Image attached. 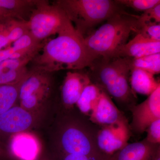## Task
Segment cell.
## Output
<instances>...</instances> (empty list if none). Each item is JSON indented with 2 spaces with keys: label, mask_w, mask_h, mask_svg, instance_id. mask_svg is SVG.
Segmentation results:
<instances>
[{
  "label": "cell",
  "mask_w": 160,
  "mask_h": 160,
  "mask_svg": "<svg viewBox=\"0 0 160 160\" xmlns=\"http://www.w3.org/2000/svg\"><path fill=\"white\" fill-rule=\"evenodd\" d=\"M42 52L33 58L35 69L50 73L63 69L80 70L89 67L97 59L75 29L58 35L43 47Z\"/></svg>",
  "instance_id": "1"
},
{
  "label": "cell",
  "mask_w": 160,
  "mask_h": 160,
  "mask_svg": "<svg viewBox=\"0 0 160 160\" xmlns=\"http://www.w3.org/2000/svg\"><path fill=\"white\" fill-rule=\"evenodd\" d=\"M131 61L127 58H98L88 67L87 73L92 83L128 109L136 105L137 99L129 84Z\"/></svg>",
  "instance_id": "2"
},
{
  "label": "cell",
  "mask_w": 160,
  "mask_h": 160,
  "mask_svg": "<svg viewBox=\"0 0 160 160\" xmlns=\"http://www.w3.org/2000/svg\"><path fill=\"white\" fill-rule=\"evenodd\" d=\"M138 17L124 12L110 18L84 38L87 49L96 58L111 57L127 43L131 32L136 33Z\"/></svg>",
  "instance_id": "3"
},
{
  "label": "cell",
  "mask_w": 160,
  "mask_h": 160,
  "mask_svg": "<svg viewBox=\"0 0 160 160\" xmlns=\"http://www.w3.org/2000/svg\"><path fill=\"white\" fill-rule=\"evenodd\" d=\"M56 4L83 37L100 23L125 12L111 0H60Z\"/></svg>",
  "instance_id": "4"
},
{
  "label": "cell",
  "mask_w": 160,
  "mask_h": 160,
  "mask_svg": "<svg viewBox=\"0 0 160 160\" xmlns=\"http://www.w3.org/2000/svg\"><path fill=\"white\" fill-rule=\"evenodd\" d=\"M89 120L71 122L61 128L58 137L59 154H78L97 159L110 160L111 156L98 147L97 136L99 128Z\"/></svg>",
  "instance_id": "5"
},
{
  "label": "cell",
  "mask_w": 160,
  "mask_h": 160,
  "mask_svg": "<svg viewBox=\"0 0 160 160\" xmlns=\"http://www.w3.org/2000/svg\"><path fill=\"white\" fill-rule=\"evenodd\" d=\"M28 21L29 32L40 42L50 36L75 29L59 6L49 5L46 1H37Z\"/></svg>",
  "instance_id": "6"
},
{
  "label": "cell",
  "mask_w": 160,
  "mask_h": 160,
  "mask_svg": "<svg viewBox=\"0 0 160 160\" xmlns=\"http://www.w3.org/2000/svg\"><path fill=\"white\" fill-rule=\"evenodd\" d=\"M39 114L16 105L0 115V143L5 146L4 142L12 136L32 129L38 122Z\"/></svg>",
  "instance_id": "7"
},
{
  "label": "cell",
  "mask_w": 160,
  "mask_h": 160,
  "mask_svg": "<svg viewBox=\"0 0 160 160\" xmlns=\"http://www.w3.org/2000/svg\"><path fill=\"white\" fill-rule=\"evenodd\" d=\"M101 127L98 131L97 142L99 149L103 153L112 156L128 144L130 129L126 119Z\"/></svg>",
  "instance_id": "8"
},
{
  "label": "cell",
  "mask_w": 160,
  "mask_h": 160,
  "mask_svg": "<svg viewBox=\"0 0 160 160\" xmlns=\"http://www.w3.org/2000/svg\"><path fill=\"white\" fill-rule=\"evenodd\" d=\"M129 109L132 114L130 130L137 134L146 132L152 123L160 119V86L142 102Z\"/></svg>",
  "instance_id": "9"
},
{
  "label": "cell",
  "mask_w": 160,
  "mask_h": 160,
  "mask_svg": "<svg viewBox=\"0 0 160 160\" xmlns=\"http://www.w3.org/2000/svg\"><path fill=\"white\" fill-rule=\"evenodd\" d=\"M7 143L6 149L10 159L39 160L42 157V146L39 140L29 131L13 135Z\"/></svg>",
  "instance_id": "10"
},
{
  "label": "cell",
  "mask_w": 160,
  "mask_h": 160,
  "mask_svg": "<svg viewBox=\"0 0 160 160\" xmlns=\"http://www.w3.org/2000/svg\"><path fill=\"white\" fill-rule=\"evenodd\" d=\"M51 80L50 73L37 69L29 71L22 82L19 101L26 98H46L50 96Z\"/></svg>",
  "instance_id": "11"
},
{
  "label": "cell",
  "mask_w": 160,
  "mask_h": 160,
  "mask_svg": "<svg viewBox=\"0 0 160 160\" xmlns=\"http://www.w3.org/2000/svg\"><path fill=\"white\" fill-rule=\"evenodd\" d=\"M91 83L87 73L77 72H67L61 90V100L65 108L72 109L84 89Z\"/></svg>",
  "instance_id": "12"
},
{
  "label": "cell",
  "mask_w": 160,
  "mask_h": 160,
  "mask_svg": "<svg viewBox=\"0 0 160 160\" xmlns=\"http://www.w3.org/2000/svg\"><path fill=\"white\" fill-rule=\"evenodd\" d=\"M157 53H160V41L151 40L137 33L111 57L134 59Z\"/></svg>",
  "instance_id": "13"
},
{
  "label": "cell",
  "mask_w": 160,
  "mask_h": 160,
  "mask_svg": "<svg viewBox=\"0 0 160 160\" xmlns=\"http://www.w3.org/2000/svg\"><path fill=\"white\" fill-rule=\"evenodd\" d=\"M125 119L126 118L110 97L102 89L98 102L89 119L95 125L102 126L114 124Z\"/></svg>",
  "instance_id": "14"
},
{
  "label": "cell",
  "mask_w": 160,
  "mask_h": 160,
  "mask_svg": "<svg viewBox=\"0 0 160 160\" xmlns=\"http://www.w3.org/2000/svg\"><path fill=\"white\" fill-rule=\"evenodd\" d=\"M34 58L29 56L0 62V85H15L22 81L29 72L27 64Z\"/></svg>",
  "instance_id": "15"
},
{
  "label": "cell",
  "mask_w": 160,
  "mask_h": 160,
  "mask_svg": "<svg viewBox=\"0 0 160 160\" xmlns=\"http://www.w3.org/2000/svg\"><path fill=\"white\" fill-rule=\"evenodd\" d=\"M160 152V144H154L146 139L128 143L123 149L112 155L110 160H153Z\"/></svg>",
  "instance_id": "16"
},
{
  "label": "cell",
  "mask_w": 160,
  "mask_h": 160,
  "mask_svg": "<svg viewBox=\"0 0 160 160\" xmlns=\"http://www.w3.org/2000/svg\"><path fill=\"white\" fill-rule=\"evenodd\" d=\"M129 82L132 90L135 93L148 96L160 86L154 75L139 69H131Z\"/></svg>",
  "instance_id": "17"
},
{
  "label": "cell",
  "mask_w": 160,
  "mask_h": 160,
  "mask_svg": "<svg viewBox=\"0 0 160 160\" xmlns=\"http://www.w3.org/2000/svg\"><path fill=\"white\" fill-rule=\"evenodd\" d=\"M102 92L101 88L92 82L86 86L76 104L82 114L89 118L91 116L98 102Z\"/></svg>",
  "instance_id": "18"
},
{
  "label": "cell",
  "mask_w": 160,
  "mask_h": 160,
  "mask_svg": "<svg viewBox=\"0 0 160 160\" xmlns=\"http://www.w3.org/2000/svg\"><path fill=\"white\" fill-rule=\"evenodd\" d=\"M22 81L15 85H0V115L16 106Z\"/></svg>",
  "instance_id": "19"
},
{
  "label": "cell",
  "mask_w": 160,
  "mask_h": 160,
  "mask_svg": "<svg viewBox=\"0 0 160 160\" xmlns=\"http://www.w3.org/2000/svg\"><path fill=\"white\" fill-rule=\"evenodd\" d=\"M38 1L0 0V8L9 12L15 18L22 20V16L30 9L34 8Z\"/></svg>",
  "instance_id": "20"
},
{
  "label": "cell",
  "mask_w": 160,
  "mask_h": 160,
  "mask_svg": "<svg viewBox=\"0 0 160 160\" xmlns=\"http://www.w3.org/2000/svg\"><path fill=\"white\" fill-rule=\"evenodd\" d=\"M131 69H139L150 72L158 74L160 72V53L148 55L138 58L132 59Z\"/></svg>",
  "instance_id": "21"
},
{
  "label": "cell",
  "mask_w": 160,
  "mask_h": 160,
  "mask_svg": "<svg viewBox=\"0 0 160 160\" xmlns=\"http://www.w3.org/2000/svg\"><path fill=\"white\" fill-rule=\"evenodd\" d=\"M9 45L29 32V22L25 20L10 18L4 21Z\"/></svg>",
  "instance_id": "22"
},
{
  "label": "cell",
  "mask_w": 160,
  "mask_h": 160,
  "mask_svg": "<svg viewBox=\"0 0 160 160\" xmlns=\"http://www.w3.org/2000/svg\"><path fill=\"white\" fill-rule=\"evenodd\" d=\"M12 48L16 51L23 50H40L43 46L31 34L30 32L12 43Z\"/></svg>",
  "instance_id": "23"
},
{
  "label": "cell",
  "mask_w": 160,
  "mask_h": 160,
  "mask_svg": "<svg viewBox=\"0 0 160 160\" xmlns=\"http://www.w3.org/2000/svg\"><path fill=\"white\" fill-rule=\"evenodd\" d=\"M136 33L142 35L151 40L160 41V24L155 22L138 24Z\"/></svg>",
  "instance_id": "24"
},
{
  "label": "cell",
  "mask_w": 160,
  "mask_h": 160,
  "mask_svg": "<svg viewBox=\"0 0 160 160\" xmlns=\"http://www.w3.org/2000/svg\"><path fill=\"white\" fill-rule=\"evenodd\" d=\"M118 5L130 7L134 10L145 11L160 3V0H116Z\"/></svg>",
  "instance_id": "25"
},
{
  "label": "cell",
  "mask_w": 160,
  "mask_h": 160,
  "mask_svg": "<svg viewBox=\"0 0 160 160\" xmlns=\"http://www.w3.org/2000/svg\"><path fill=\"white\" fill-rule=\"evenodd\" d=\"M138 24L155 22L160 24V3L144 11L138 18Z\"/></svg>",
  "instance_id": "26"
},
{
  "label": "cell",
  "mask_w": 160,
  "mask_h": 160,
  "mask_svg": "<svg viewBox=\"0 0 160 160\" xmlns=\"http://www.w3.org/2000/svg\"><path fill=\"white\" fill-rule=\"evenodd\" d=\"M147 136L145 139L150 143L160 144V119L151 123L146 129Z\"/></svg>",
  "instance_id": "27"
},
{
  "label": "cell",
  "mask_w": 160,
  "mask_h": 160,
  "mask_svg": "<svg viewBox=\"0 0 160 160\" xmlns=\"http://www.w3.org/2000/svg\"><path fill=\"white\" fill-rule=\"evenodd\" d=\"M4 21L0 22V50L10 46Z\"/></svg>",
  "instance_id": "28"
},
{
  "label": "cell",
  "mask_w": 160,
  "mask_h": 160,
  "mask_svg": "<svg viewBox=\"0 0 160 160\" xmlns=\"http://www.w3.org/2000/svg\"><path fill=\"white\" fill-rule=\"evenodd\" d=\"M57 160H103L97 159L86 156L78 154H65L57 157Z\"/></svg>",
  "instance_id": "29"
},
{
  "label": "cell",
  "mask_w": 160,
  "mask_h": 160,
  "mask_svg": "<svg viewBox=\"0 0 160 160\" xmlns=\"http://www.w3.org/2000/svg\"><path fill=\"white\" fill-rule=\"evenodd\" d=\"M15 51H16L11 46L0 50V62L5 60L10 59L12 55Z\"/></svg>",
  "instance_id": "30"
},
{
  "label": "cell",
  "mask_w": 160,
  "mask_h": 160,
  "mask_svg": "<svg viewBox=\"0 0 160 160\" xmlns=\"http://www.w3.org/2000/svg\"><path fill=\"white\" fill-rule=\"evenodd\" d=\"M6 147L0 143V160H10Z\"/></svg>",
  "instance_id": "31"
},
{
  "label": "cell",
  "mask_w": 160,
  "mask_h": 160,
  "mask_svg": "<svg viewBox=\"0 0 160 160\" xmlns=\"http://www.w3.org/2000/svg\"><path fill=\"white\" fill-rule=\"evenodd\" d=\"M10 18H15L11 13L0 8V22Z\"/></svg>",
  "instance_id": "32"
},
{
  "label": "cell",
  "mask_w": 160,
  "mask_h": 160,
  "mask_svg": "<svg viewBox=\"0 0 160 160\" xmlns=\"http://www.w3.org/2000/svg\"><path fill=\"white\" fill-rule=\"evenodd\" d=\"M39 160H54L53 159V158H50L49 157H44V158H42L41 157L39 159Z\"/></svg>",
  "instance_id": "33"
}]
</instances>
